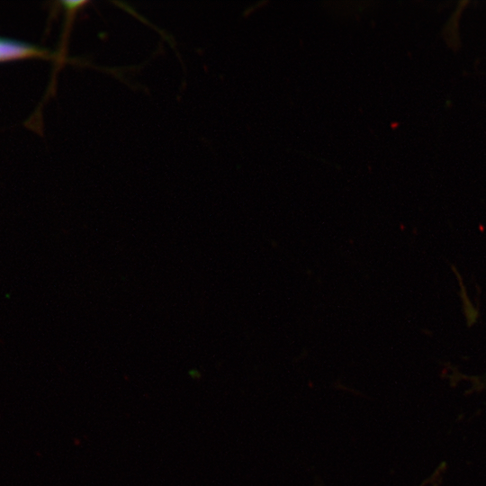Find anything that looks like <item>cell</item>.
I'll return each instance as SVG.
<instances>
[{"label": "cell", "instance_id": "cell-1", "mask_svg": "<svg viewBox=\"0 0 486 486\" xmlns=\"http://www.w3.org/2000/svg\"><path fill=\"white\" fill-rule=\"evenodd\" d=\"M41 57H48V52L29 44L0 38V61Z\"/></svg>", "mask_w": 486, "mask_h": 486}]
</instances>
